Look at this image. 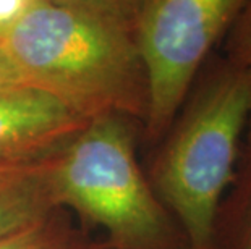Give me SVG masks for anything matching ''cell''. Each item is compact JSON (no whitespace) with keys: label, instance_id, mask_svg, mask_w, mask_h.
I'll list each match as a JSON object with an SVG mask.
<instances>
[{"label":"cell","instance_id":"8fae6325","mask_svg":"<svg viewBox=\"0 0 251 249\" xmlns=\"http://www.w3.org/2000/svg\"><path fill=\"white\" fill-rule=\"evenodd\" d=\"M21 83L18 81L17 75L12 70V67L8 65V62L5 60V57L0 52V92L8 91V89L20 88Z\"/></svg>","mask_w":251,"mask_h":249},{"label":"cell","instance_id":"ba28073f","mask_svg":"<svg viewBox=\"0 0 251 249\" xmlns=\"http://www.w3.org/2000/svg\"><path fill=\"white\" fill-rule=\"evenodd\" d=\"M37 2L76 10L91 17L110 21L120 28L135 33L143 0H37Z\"/></svg>","mask_w":251,"mask_h":249},{"label":"cell","instance_id":"3957f363","mask_svg":"<svg viewBox=\"0 0 251 249\" xmlns=\"http://www.w3.org/2000/svg\"><path fill=\"white\" fill-rule=\"evenodd\" d=\"M138 121L119 113L89 120L52 158L50 196L104 226L120 249H174L185 236L136 160Z\"/></svg>","mask_w":251,"mask_h":249},{"label":"cell","instance_id":"5b68a950","mask_svg":"<svg viewBox=\"0 0 251 249\" xmlns=\"http://www.w3.org/2000/svg\"><path fill=\"white\" fill-rule=\"evenodd\" d=\"M88 121L39 89L20 86L0 92V162L50 156Z\"/></svg>","mask_w":251,"mask_h":249},{"label":"cell","instance_id":"30bf717a","mask_svg":"<svg viewBox=\"0 0 251 249\" xmlns=\"http://www.w3.org/2000/svg\"><path fill=\"white\" fill-rule=\"evenodd\" d=\"M0 249H57L54 238L42 222L0 236Z\"/></svg>","mask_w":251,"mask_h":249},{"label":"cell","instance_id":"277c9868","mask_svg":"<svg viewBox=\"0 0 251 249\" xmlns=\"http://www.w3.org/2000/svg\"><path fill=\"white\" fill-rule=\"evenodd\" d=\"M248 0H143L135 38L148 76L144 137L159 142Z\"/></svg>","mask_w":251,"mask_h":249},{"label":"cell","instance_id":"6da1fadb","mask_svg":"<svg viewBox=\"0 0 251 249\" xmlns=\"http://www.w3.org/2000/svg\"><path fill=\"white\" fill-rule=\"evenodd\" d=\"M0 52L21 86L50 94L83 118L146 120L148 76L131 31L34 0L0 36Z\"/></svg>","mask_w":251,"mask_h":249},{"label":"cell","instance_id":"8992f818","mask_svg":"<svg viewBox=\"0 0 251 249\" xmlns=\"http://www.w3.org/2000/svg\"><path fill=\"white\" fill-rule=\"evenodd\" d=\"M54 156L0 162V236L42 222L54 205L49 188Z\"/></svg>","mask_w":251,"mask_h":249},{"label":"cell","instance_id":"52a82bcc","mask_svg":"<svg viewBox=\"0 0 251 249\" xmlns=\"http://www.w3.org/2000/svg\"><path fill=\"white\" fill-rule=\"evenodd\" d=\"M209 249H251V137L245 136L237 173L219 207Z\"/></svg>","mask_w":251,"mask_h":249},{"label":"cell","instance_id":"7c38bea8","mask_svg":"<svg viewBox=\"0 0 251 249\" xmlns=\"http://www.w3.org/2000/svg\"><path fill=\"white\" fill-rule=\"evenodd\" d=\"M245 136L251 137V115H250V121H248V128H247V133H245Z\"/></svg>","mask_w":251,"mask_h":249},{"label":"cell","instance_id":"9c48e42d","mask_svg":"<svg viewBox=\"0 0 251 249\" xmlns=\"http://www.w3.org/2000/svg\"><path fill=\"white\" fill-rule=\"evenodd\" d=\"M224 41V57L251 71V0L247 2Z\"/></svg>","mask_w":251,"mask_h":249},{"label":"cell","instance_id":"7a4b0ae2","mask_svg":"<svg viewBox=\"0 0 251 249\" xmlns=\"http://www.w3.org/2000/svg\"><path fill=\"white\" fill-rule=\"evenodd\" d=\"M251 115V71L212 54L198 73L152 165V188L188 249H209L237 173Z\"/></svg>","mask_w":251,"mask_h":249}]
</instances>
